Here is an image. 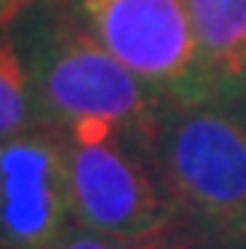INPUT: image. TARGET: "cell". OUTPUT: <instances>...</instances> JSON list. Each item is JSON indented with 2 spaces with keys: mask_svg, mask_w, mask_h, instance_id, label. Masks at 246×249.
I'll return each mask as SVG.
<instances>
[{
  "mask_svg": "<svg viewBox=\"0 0 246 249\" xmlns=\"http://www.w3.org/2000/svg\"><path fill=\"white\" fill-rule=\"evenodd\" d=\"M30 3H33V0H0V27L12 24L15 15H18L21 9H27Z\"/></svg>",
  "mask_w": 246,
  "mask_h": 249,
  "instance_id": "9c48e42d",
  "label": "cell"
},
{
  "mask_svg": "<svg viewBox=\"0 0 246 249\" xmlns=\"http://www.w3.org/2000/svg\"><path fill=\"white\" fill-rule=\"evenodd\" d=\"M223 101H246V0H181Z\"/></svg>",
  "mask_w": 246,
  "mask_h": 249,
  "instance_id": "8992f818",
  "label": "cell"
},
{
  "mask_svg": "<svg viewBox=\"0 0 246 249\" xmlns=\"http://www.w3.org/2000/svg\"><path fill=\"white\" fill-rule=\"evenodd\" d=\"M74 226L101 237L134 240L178 223L155 158L128 142H66Z\"/></svg>",
  "mask_w": 246,
  "mask_h": 249,
  "instance_id": "277c9868",
  "label": "cell"
},
{
  "mask_svg": "<svg viewBox=\"0 0 246 249\" xmlns=\"http://www.w3.org/2000/svg\"><path fill=\"white\" fill-rule=\"evenodd\" d=\"M155 169L178 220L226 249H246V101L169 104Z\"/></svg>",
  "mask_w": 246,
  "mask_h": 249,
  "instance_id": "7a4b0ae2",
  "label": "cell"
},
{
  "mask_svg": "<svg viewBox=\"0 0 246 249\" xmlns=\"http://www.w3.org/2000/svg\"><path fill=\"white\" fill-rule=\"evenodd\" d=\"M45 128L66 142H128L155 158L166 101L104 51L66 0H33L12 21Z\"/></svg>",
  "mask_w": 246,
  "mask_h": 249,
  "instance_id": "6da1fadb",
  "label": "cell"
},
{
  "mask_svg": "<svg viewBox=\"0 0 246 249\" xmlns=\"http://www.w3.org/2000/svg\"><path fill=\"white\" fill-rule=\"evenodd\" d=\"M45 128L36 83L12 24L0 27V140Z\"/></svg>",
  "mask_w": 246,
  "mask_h": 249,
  "instance_id": "52a82bcc",
  "label": "cell"
},
{
  "mask_svg": "<svg viewBox=\"0 0 246 249\" xmlns=\"http://www.w3.org/2000/svg\"><path fill=\"white\" fill-rule=\"evenodd\" d=\"M0 249H3V246H0Z\"/></svg>",
  "mask_w": 246,
  "mask_h": 249,
  "instance_id": "30bf717a",
  "label": "cell"
},
{
  "mask_svg": "<svg viewBox=\"0 0 246 249\" xmlns=\"http://www.w3.org/2000/svg\"><path fill=\"white\" fill-rule=\"evenodd\" d=\"M51 249H226L223 243H217L213 237H208L205 231H199L190 223H172L169 229L148 234V237H134V240H119V237H101L83 231L77 226H71L66 231V237Z\"/></svg>",
  "mask_w": 246,
  "mask_h": 249,
  "instance_id": "ba28073f",
  "label": "cell"
},
{
  "mask_svg": "<svg viewBox=\"0 0 246 249\" xmlns=\"http://www.w3.org/2000/svg\"><path fill=\"white\" fill-rule=\"evenodd\" d=\"M80 27L166 104L213 101L208 62L181 0H66Z\"/></svg>",
  "mask_w": 246,
  "mask_h": 249,
  "instance_id": "3957f363",
  "label": "cell"
},
{
  "mask_svg": "<svg viewBox=\"0 0 246 249\" xmlns=\"http://www.w3.org/2000/svg\"><path fill=\"white\" fill-rule=\"evenodd\" d=\"M74 226L66 140L33 128L0 140V246L51 249Z\"/></svg>",
  "mask_w": 246,
  "mask_h": 249,
  "instance_id": "5b68a950",
  "label": "cell"
}]
</instances>
